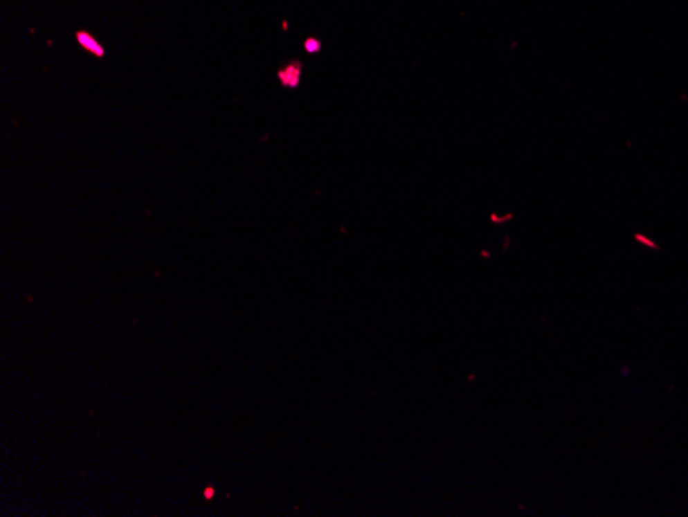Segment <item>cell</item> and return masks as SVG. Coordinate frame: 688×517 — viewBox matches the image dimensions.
<instances>
[{"label":"cell","mask_w":688,"mask_h":517,"mask_svg":"<svg viewBox=\"0 0 688 517\" xmlns=\"http://www.w3.org/2000/svg\"><path fill=\"white\" fill-rule=\"evenodd\" d=\"M212 493H215V491H212V489H206V491H204V495H206V499H210V497H212Z\"/></svg>","instance_id":"obj_3"},{"label":"cell","mask_w":688,"mask_h":517,"mask_svg":"<svg viewBox=\"0 0 688 517\" xmlns=\"http://www.w3.org/2000/svg\"><path fill=\"white\" fill-rule=\"evenodd\" d=\"M299 75H301V71H299V66L295 64V66H287L284 71H280V81H282V85L284 87H297V83H299Z\"/></svg>","instance_id":"obj_1"},{"label":"cell","mask_w":688,"mask_h":517,"mask_svg":"<svg viewBox=\"0 0 688 517\" xmlns=\"http://www.w3.org/2000/svg\"><path fill=\"white\" fill-rule=\"evenodd\" d=\"M79 42H81V44L85 46L87 50H91L93 54H97V56H101V54H103L101 46H99L97 42H93V39H91V37H89L87 33H79Z\"/></svg>","instance_id":"obj_2"}]
</instances>
